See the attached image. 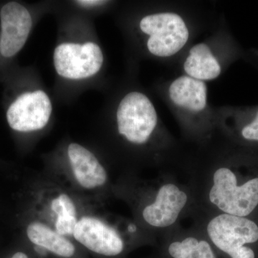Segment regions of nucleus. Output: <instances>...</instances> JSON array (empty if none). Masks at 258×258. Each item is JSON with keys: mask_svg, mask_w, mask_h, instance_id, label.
<instances>
[{"mask_svg": "<svg viewBox=\"0 0 258 258\" xmlns=\"http://www.w3.org/2000/svg\"><path fill=\"white\" fill-rule=\"evenodd\" d=\"M204 198L213 213L242 217L250 215L258 206V176L239 184L232 168L216 162L207 173Z\"/></svg>", "mask_w": 258, "mask_h": 258, "instance_id": "f257e3e1", "label": "nucleus"}, {"mask_svg": "<svg viewBox=\"0 0 258 258\" xmlns=\"http://www.w3.org/2000/svg\"><path fill=\"white\" fill-rule=\"evenodd\" d=\"M138 29L147 52L161 59L177 55L187 45L191 35L184 17L170 10L144 15L139 21Z\"/></svg>", "mask_w": 258, "mask_h": 258, "instance_id": "f03ea898", "label": "nucleus"}, {"mask_svg": "<svg viewBox=\"0 0 258 258\" xmlns=\"http://www.w3.org/2000/svg\"><path fill=\"white\" fill-rule=\"evenodd\" d=\"M117 132L128 143L138 147L149 144L159 128L157 109L149 97L132 91L120 98L115 109Z\"/></svg>", "mask_w": 258, "mask_h": 258, "instance_id": "7ed1b4c3", "label": "nucleus"}, {"mask_svg": "<svg viewBox=\"0 0 258 258\" xmlns=\"http://www.w3.org/2000/svg\"><path fill=\"white\" fill-rule=\"evenodd\" d=\"M203 233L219 250L231 258H255L246 244L258 241V225L248 217L212 213L203 224Z\"/></svg>", "mask_w": 258, "mask_h": 258, "instance_id": "20e7f679", "label": "nucleus"}, {"mask_svg": "<svg viewBox=\"0 0 258 258\" xmlns=\"http://www.w3.org/2000/svg\"><path fill=\"white\" fill-rule=\"evenodd\" d=\"M192 202V193L179 181L161 179L152 200L144 207L142 219L149 227L166 230L176 225Z\"/></svg>", "mask_w": 258, "mask_h": 258, "instance_id": "39448f33", "label": "nucleus"}, {"mask_svg": "<svg viewBox=\"0 0 258 258\" xmlns=\"http://www.w3.org/2000/svg\"><path fill=\"white\" fill-rule=\"evenodd\" d=\"M52 60L56 74L60 77L79 81L91 79L101 71L104 54L95 42H66L55 47Z\"/></svg>", "mask_w": 258, "mask_h": 258, "instance_id": "423d86ee", "label": "nucleus"}, {"mask_svg": "<svg viewBox=\"0 0 258 258\" xmlns=\"http://www.w3.org/2000/svg\"><path fill=\"white\" fill-rule=\"evenodd\" d=\"M52 113L50 97L44 90L27 91L10 104L6 117L10 128L29 133L45 128Z\"/></svg>", "mask_w": 258, "mask_h": 258, "instance_id": "0eeeda50", "label": "nucleus"}, {"mask_svg": "<svg viewBox=\"0 0 258 258\" xmlns=\"http://www.w3.org/2000/svg\"><path fill=\"white\" fill-rule=\"evenodd\" d=\"M33 26L28 8L10 2L0 10V54L5 58L14 57L25 46Z\"/></svg>", "mask_w": 258, "mask_h": 258, "instance_id": "6e6552de", "label": "nucleus"}, {"mask_svg": "<svg viewBox=\"0 0 258 258\" xmlns=\"http://www.w3.org/2000/svg\"><path fill=\"white\" fill-rule=\"evenodd\" d=\"M166 96L173 108L184 116H201L208 108L206 83L182 75L173 80L166 89Z\"/></svg>", "mask_w": 258, "mask_h": 258, "instance_id": "1a4fd4ad", "label": "nucleus"}, {"mask_svg": "<svg viewBox=\"0 0 258 258\" xmlns=\"http://www.w3.org/2000/svg\"><path fill=\"white\" fill-rule=\"evenodd\" d=\"M73 235L86 248L103 255L116 256L124 248L118 232L96 217H82L76 224Z\"/></svg>", "mask_w": 258, "mask_h": 258, "instance_id": "9d476101", "label": "nucleus"}, {"mask_svg": "<svg viewBox=\"0 0 258 258\" xmlns=\"http://www.w3.org/2000/svg\"><path fill=\"white\" fill-rule=\"evenodd\" d=\"M68 157L75 178L83 188L95 189L106 184V169L87 148L71 143L68 147Z\"/></svg>", "mask_w": 258, "mask_h": 258, "instance_id": "9b49d317", "label": "nucleus"}, {"mask_svg": "<svg viewBox=\"0 0 258 258\" xmlns=\"http://www.w3.org/2000/svg\"><path fill=\"white\" fill-rule=\"evenodd\" d=\"M182 66L184 75L205 83L218 79L222 72L218 54L207 42H199L190 47Z\"/></svg>", "mask_w": 258, "mask_h": 258, "instance_id": "f8f14e48", "label": "nucleus"}, {"mask_svg": "<svg viewBox=\"0 0 258 258\" xmlns=\"http://www.w3.org/2000/svg\"><path fill=\"white\" fill-rule=\"evenodd\" d=\"M27 235L32 243L60 257H71L75 254L72 242L41 222L30 223L27 227Z\"/></svg>", "mask_w": 258, "mask_h": 258, "instance_id": "ddd939ff", "label": "nucleus"}, {"mask_svg": "<svg viewBox=\"0 0 258 258\" xmlns=\"http://www.w3.org/2000/svg\"><path fill=\"white\" fill-rule=\"evenodd\" d=\"M181 238L171 241L168 252L172 258H217L211 242L200 233H184Z\"/></svg>", "mask_w": 258, "mask_h": 258, "instance_id": "4468645a", "label": "nucleus"}, {"mask_svg": "<svg viewBox=\"0 0 258 258\" xmlns=\"http://www.w3.org/2000/svg\"><path fill=\"white\" fill-rule=\"evenodd\" d=\"M51 208L57 215L55 224L56 232L62 236L74 235L78 220L76 207L69 195L66 194L58 195L52 200Z\"/></svg>", "mask_w": 258, "mask_h": 258, "instance_id": "2eb2a0df", "label": "nucleus"}, {"mask_svg": "<svg viewBox=\"0 0 258 258\" xmlns=\"http://www.w3.org/2000/svg\"><path fill=\"white\" fill-rule=\"evenodd\" d=\"M241 136L245 140L258 142V111L253 119L241 129Z\"/></svg>", "mask_w": 258, "mask_h": 258, "instance_id": "dca6fc26", "label": "nucleus"}, {"mask_svg": "<svg viewBox=\"0 0 258 258\" xmlns=\"http://www.w3.org/2000/svg\"><path fill=\"white\" fill-rule=\"evenodd\" d=\"M108 3V1H103V0H79V1L75 2V4L79 5L81 8H88V9L104 6Z\"/></svg>", "mask_w": 258, "mask_h": 258, "instance_id": "f3484780", "label": "nucleus"}, {"mask_svg": "<svg viewBox=\"0 0 258 258\" xmlns=\"http://www.w3.org/2000/svg\"><path fill=\"white\" fill-rule=\"evenodd\" d=\"M10 258H28L26 254L24 253L23 252H18L13 254V257Z\"/></svg>", "mask_w": 258, "mask_h": 258, "instance_id": "a211bd4d", "label": "nucleus"}]
</instances>
